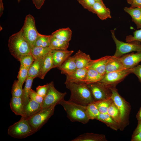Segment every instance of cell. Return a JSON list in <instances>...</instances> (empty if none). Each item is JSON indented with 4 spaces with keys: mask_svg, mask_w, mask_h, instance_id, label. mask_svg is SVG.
I'll list each match as a JSON object with an SVG mask.
<instances>
[{
    "mask_svg": "<svg viewBox=\"0 0 141 141\" xmlns=\"http://www.w3.org/2000/svg\"><path fill=\"white\" fill-rule=\"evenodd\" d=\"M125 69L120 57L111 56L107 63L105 72L107 73Z\"/></svg>",
    "mask_w": 141,
    "mask_h": 141,
    "instance_id": "7402d4cb",
    "label": "cell"
},
{
    "mask_svg": "<svg viewBox=\"0 0 141 141\" xmlns=\"http://www.w3.org/2000/svg\"><path fill=\"white\" fill-rule=\"evenodd\" d=\"M130 7H141V0H133Z\"/></svg>",
    "mask_w": 141,
    "mask_h": 141,
    "instance_id": "f6af8a7d",
    "label": "cell"
},
{
    "mask_svg": "<svg viewBox=\"0 0 141 141\" xmlns=\"http://www.w3.org/2000/svg\"><path fill=\"white\" fill-rule=\"evenodd\" d=\"M59 104L66 111L67 117L72 122H78L86 124L90 120L86 113V106L80 105L69 100H62Z\"/></svg>",
    "mask_w": 141,
    "mask_h": 141,
    "instance_id": "3957f363",
    "label": "cell"
},
{
    "mask_svg": "<svg viewBox=\"0 0 141 141\" xmlns=\"http://www.w3.org/2000/svg\"><path fill=\"white\" fill-rule=\"evenodd\" d=\"M67 94L66 92H61L55 87L53 81L48 83L46 94L44 98L42 109L53 105L59 104L60 102L64 99Z\"/></svg>",
    "mask_w": 141,
    "mask_h": 141,
    "instance_id": "9c48e42d",
    "label": "cell"
},
{
    "mask_svg": "<svg viewBox=\"0 0 141 141\" xmlns=\"http://www.w3.org/2000/svg\"><path fill=\"white\" fill-rule=\"evenodd\" d=\"M4 10L3 4V0H0V16H1Z\"/></svg>",
    "mask_w": 141,
    "mask_h": 141,
    "instance_id": "c3c4849f",
    "label": "cell"
},
{
    "mask_svg": "<svg viewBox=\"0 0 141 141\" xmlns=\"http://www.w3.org/2000/svg\"><path fill=\"white\" fill-rule=\"evenodd\" d=\"M8 47L11 54L18 61L22 56L30 53L31 52L30 46L24 37L21 30L10 37Z\"/></svg>",
    "mask_w": 141,
    "mask_h": 141,
    "instance_id": "7a4b0ae2",
    "label": "cell"
},
{
    "mask_svg": "<svg viewBox=\"0 0 141 141\" xmlns=\"http://www.w3.org/2000/svg\"><path fill=\"white\" fill-rule=\"evenodd\" d=\"M131 73L136 75L141 83V64L131 68Z\"/></svg>",
    "mask_w": 141,
    "mask_h": 141,
    "instance_id": "7bdbcfd3",
    "label": "cell"
},
{
    "mask_svg": "<svg viewBox=\"0 0 141 141\" xmlns=\"http://www.w3.org/2000/svg\"><path fill=\"white\" fill-rule=\"evenodd\" d=\"M110 56H106L99 59L92 60L87 68L93 69L100 73L104 75L105 73L107 63Z\"/></svg>",
    "mask_w": 141,
    "mask_h": 141,
    "instance_id": "9a60e30c",
    "label": "cell"
},
{
    "mask_svg": "<svg viewBox=\"0 0 141 141\" xmlns=\"http://www.w3.org/2000/svg\"><path fill=\"white\" fill-rule=\"evenodd\" d=\"M34 79L28 76L25 81V84L23 89L22 95L21 97L24 107L30 99V94Z\"/></svg>",
    "mask_w": 141,
    "mask_h": 141,
    "instance_id": "f1b7e54d",
    "label": "cell"
},
{
    "mask_svg": "<svg viewBox=\"0 0 141 141\" xmlns=\"http://www.w3.org/2000/svg\"><path fill=\"white\" fill-rule=\"evenodd\" d=\"M57 68L61 71V73L66 75L73 72L77 68L74 56L69 57Z\"/></svg>",
    "mask_w": 141,
    "mask_h": 141,
    "instance_id": "ffe728a7",
    "label": "cell"
},
{
    "mask_svg": "<svg viewBox=\"0 0 141 141\" xmlns=\"http://www.w3.org/2000/svg\"><path fill=\"white\" fill-rule=\"evenodd\" d=\"M96 119L103 123L113 130L117 131L119 130L118 124L107 113H100Z\"/></svg>",
    "mask_w": 141,
    "mask_h": 141,
    "instance_id": "4316f807",
    "label": "cell"
},
{
    "mask_svg": "<svg viewBox=\"0 0 141 141\" xmlns=\"http://www.w3.org/2000/svg\"><path fill=\"white\" fill-rule=\"evenodd\" d=\"M52 68H54V67L51 51L45 55L43 58L40 70L38 77L43 79L46 74Z\"/></svg>",
    "mask_w": 141,
    "mask_h": 141,
    "instance_id": "2e32d148",
    "label": "cell"
},
{
    "mask_svg": "<svg viewBox=\"0 0 141 141\" xmlns=\"http://www.w3.org/2000/svg\"><path fill=\"white\" fill-rule=\"evenodd\" d=\"M124 10L131 16L132 20L136 25L137 29H141V7H125Z\"/></svg>",
    "mask_w": 141,
    "mask_h": 141,
    "instance_id": "603a6c76",
    "label": "cell"
},
{
    "mask_svg": "<svg viewBox=\"0 0 141 141\" xmlns=\"http://www.w3.org/2000/svg\"><path fill=\"white\" fill-rule=\"evenodd\" d=\"M104 75L93 69L88 68L83 82L87 84L99 82L103 79Z\"/></svg>",
    "mask_w": 141,
    "mask_h": 141,
    "instance_id": "d4e9b609",
    "label": "cell"
},
{
    "mask_svg": "<svg viewBox=\"0 0 141 141\" xmlns=\"http://www.w3.org/2000/svg\"><path fill=\"white\" fill-rule=\"evenodd\" d=\"M35 133L27 120L22 117L19 121L10 126L8 130L9 135L17 139L25 138Z\"/></svg>",
    "mask_w": 141,
    "mask_h": 141,
    "instance_id": "5b68a950",
    "label": "cell"
},
{
    "mask_svg": "<svg viewBox=\"0 0 141 141\" xmlns=\"http://www.w3.org/2000/svg\"><path fill=\"white\" fill-rule=\"evenodd\" d=\"M28 69L20 66L17 78L18 80L22 85L28 76Z\"/></svg>",
    "mask_w": 141,
    "mask_h": 141,
    "instance_id": "74e56055",
    "label": "cell"
},
{
    "mask_svg": "<svg viewBox=\"0 0 141 141\" xmlns=\"http://www.w3.org/2000/svg\"><path fill=\"white\" fill-rule=\"evenodd\" d=\"M74 52L73 50H52L51 52L54 68L60 66Z\"/></svg>",
    "mask_w": 141,
    "mask_h": 141,
    "instance_id": "4fadbf2b",
    "label": "cell"
},
{
    "mask_svg": "<svg viewBox=\"0 0 141 141\" xmlns=\"http://www.w3.org/2000/svg\"><path fill=\"white\" fill-rule=\"evenodd\" d=\"M87 85L91 92L95 102L111 98L112 92L110 86L100 82Z\"/></svg>",
    "mask_w": 141,
    "mask_h": 141,
    "instance_id": "30bf717a",
    "label": "cell"
},
{
    "mask_svg": "<svg viewBox=\"0 0 141 141\" xmlns=\"http://www.w3.org/2000/svg\"><path fill=\"white\" fill-rule=\"evenodd\" d=\"M42 110V107L38 103L30 99L24 107V116L22 117L27 120Z\"/></svg>",
    "mask_w": 141,
    "mask_h": 141,
    "instance_id": "5bb4252c",
    "label": "cell"
},
{
    "mask_svg": "<svg viewBox=\"0 0 141 141\" xmlns=\"http://www.w3.org/2000/svg\"><path fill=\"white\" fill-rule=\"evenodd\" d=\"M136 118L138 121L141 120V107L136 115Z\"/></svg>",
    "mask_w": 141,
    "mask_h": 141,
    "instance_id": "681fc988",
    "label": "cell"
},
{
    "mask_svg": "<svg viewBox=\"0 0 141 141\" xmlns=\"http://www.w3.org/2000/svg\"><path fill=\"white\" fill-rule=\"evenodd\" d=\"M116 86H110L112 92L111 98L119 111L121 120L119 130L122 131L129 123L131 107L130 104L119 93Z\"/></svg>",
    "mask_w": 141,
    "mask_h": 141,
    "instance_id": "277c9868",
    "label": "cell"
},
{
    "mask_svg": "<svg viewBox=\"0 0 141 141\" xmlns=\"http://www.w3.org/2000/svg\"><path fill=\"white\" fill-rule=\"evenodd\" d=\"M126 42H131L137 41L141 42V29L136 30L133 33V36L129 35L127 36L125 39Z\"/></svg>",
    "mask_w": 141,
    "mask_h": 141,
    "instance_id": "f35d334b",
    "label": "cell"
},
{
    "mask_svg": "<svg viewBox=\"0 0 141 141\" xmlns=\"http://www.w3.org/2000/svg\"><path fill=\"white\" fill-rule=\"evenodd\" d=\"M45 0H32L33 3L38 9H40L43 5Z\"/></svg>",
    "mask_w": 141,
    "mask_h": 141,
    "instance_id": "ee69618b",
    "label": "cell"
},
{
    "mask_svg": "<svg viewBox=\"0 0 141 141\" xmlns=\"http://www.w3.org/2000/svg\"><path fill=\"white\" fill-rule=\"evenodd\" d=\"M30 99L34 100L39 104L42 107L44 98L38 95L36 91L31 89L30 94Z\"/></svg>",
    "mask_w": 141,
    "mask_h": 141,
    "instance_id": "60d3db41",
    "label": "cell"
},
{
    "mask_svg": "<svg viewBox=\"0 0 141 141\" xmlns=\"http://www.w3.org/2000/svg\"><path fill=\"white\" fill-rule=\"evenodd\" d=\"M113 101L111 98L95 102L100 113H107L108 109Z\"/></svg>",
    "mask_w": 141,
    "mask_h": 141,
    "instance_id": "e575fe53",
    "label": "cell"
},
{
    "mask_svg": "<svg viewBox=\"0 0 141 141\" xmlns=\"http://www.w3.org/2000/svg\"><path fill=\"white\" fill-rule=\"evenodd\" d=\"M56 106L42 109L27 120L35 133L39 131L54 114Z\"/></svg>",
    "mask_w": 141,
    "mask_h": 141,
    "instance_id": "52a82bcc",
    "label": "cell"
},
{
    "mask_svg": "<svg viewBox=\"0 0 141 141\" xmlns=\"http://www.w3.org/2000/svg\"><path fill=\"white\" fill-rule=\"evenodd\" d=\"M21 30L24 37L31 48L34 46L39 34L36 27L34 18L32 15L29 14L26 15L24 25Z\"/></svg>",
    "mask_w": 141,
    "mask_h": 141,
    "instance_id": "ba28073f",
    "label": "cell"
},
{
    "mask_svg": "<svg viewBox=\"0 0 141 141\" xmlns=\"http://www.w3.org/2000/svg\"><path fill=\"white\" fill-rule=\"evenodd\" d=\"M96 2H98L103 5H105L102 0H94Z\"/></svg>",
    "mask_w": 141,
    "mask_h": 141,
    "instance_id": "f907efd6",
    "label": "cell"
},
{
    "mask_svg": "<svg viewBox=\"0 0 141 141\" xmlns=\"http://www.w3.org/2000/svg\"><path fill=\"white\" fill-rule=\"evenodd\" d=\"M72 31L69 27L59 29L51 34L54 37L62 41L69 42L71 40Z\"/></svg>",
    "mask_w": 141,
    "mask_h": 141,
    "instance_id": "484cf974",
    "label": "cell"
},
{
    "mask_svg": "<svg viewBox=\"0 0 141 141\" xmlns=\"http://www.w3.org/2000/svg\"><path fill=\"white\" fill-rule=\"evenodd\" d=\"M77 68H87L92 60L90 56L79 50L73 55Z\"/></svg>",
    "mask_w": 141,
    "mask_h": 141,
    "instance_id": "ac0fdd59",
    "label": "cell"
},
{
    "mask_svg": "<svg viewBox=\"0 0 141 141\" xmlns=\"http://www.w3.org/2000/svg\"><path fill=\"white\" fill-rule=\"evenodd\" d=\"M69 45V42L61 40L51 34L49 47L51 50L67 49Z\"/></svg>",
    "mask_w": 141,
    "mask_h": 141,
    "instance_id": "f546056e",
    "label": "cell"
},
{
    "mask_svg": "<svg viewBox=\"0 0 141 141\" xmlns=\"http://www.w3.org/2000/svg\"><path fill=\"white\" fill-rule=\"evenodd\" d=\"M120 58L125 68H131L141 62V51L125 54Z\"/></svg>",
    "mask_w": 141,
    "mask_h": 141,
    "instance_id": "7c38bea8",
    "label": "cell"
},
{
    "mask_svg": "<svg viewBox=\"0 0 141 141\" xmlns=\"http://www.w3.org/2000/svg\"><path fill=\"white\" fill-rule=\"evenodd\" d=\"M131 73V68L106 73L99 82L110 86H116Z\"/></svg>",
    "mask_w": 141,
    "mask_h": 141,
    "instance_id": "8fae6325",
    "label": "cell"
},
{
    "mask_svg": "<svg viewBox=\"0 0 141 141\" xmlns=\"http://www.w3.org/2000/svg\"><path fill=\"white\" fill-rule=\"evenodd\" d=\"M132 141H141V131L136 134L132 136Z\"/></svg>",
    "mask_w": 141,
    "mask_h": 141,
    "instance_id": "bcb514c9",
    "label": "cell"
},
{
    "mask_svg": "<svg viewBox=\"0 0 141 141\" xmlns=\"http://www.w3.org/2000/svg\"><path fill=\"white\" fill-rule=\"evenodd\" d=\"M44 57L34 59L32 64L28 69V77L34 79L38 77Z\"/></svg>",
    "mask_w": 141,
    "mask_h": 141,
    "instance_id": "83f0119b",
    "label": "cell"
},
{
    "mask_svg": "<svg viewBox=\"0 0 141 141\" xmlns=\"http://www.w3.org/2000/svg\"><path fill=\"white\" fill-rule=\"evenodd\" d=\"M87 70V68H77L71 73L66 75L65 81L75 83L83 82L85 78Z\"/></svg>",
    "mask_w": 141,
    "mask_h": 141,
    "instance_id": "e0dca14e",
    "label": "cell"
},
{
    "mask_svg": "<svg viewBox=\"0 0 141 141\" xmlns=\"http://www.w3.org/2000/svg\"><path fill=\"white\" fill-rule=\"evenodd\" d=\"M133 0H127L128 3L131 5L132 3Z\"/></svg>",
    "mask_w": 141,
    "mask_h": 141,
    "instance_id": "816d5d0a",
    "label": "cell"
},
{
    "mask_svg": "<svg viewBox=\"0 0 141 141\" xmlns=\"http://www.w3.org/2000/svg\"><path fill=\"white\" fill-rule=\"evenodd\" d=\"M66 87L70 92L69 100L78 104L87 106L95 102L91 92L86 84L65 81Z\"/></svg>",
    "mask_w": 141,
    "mask_h": 141,
    "instance_id": "6da1fadb",
    "label": "cell"
},
{
    "mask_svg": "<svg viewBox=\"0 0 141 141\" xmlns=\"http://www.w3.org/2000/svg\"><path fill=\"white\" fill-rule=\"evenodd\" d=\"M34 60L33 56L30 53L22 56L20 58L19 61L20 63V66L29 69Z\"/></svg>",
    "mask_w": 141,
    "mask_h": 141,
    "instance_id": "d590c367",
    "label": "cell"
},
{
    "mask_svg": "<svg viewBox=\"0 0 141 141\" xmlns=\"http://www.w3.org/2000/svg\"><path fill=\"white\" fill-rule=\"evenodd\" d=\"M115 30H111V37L116 45V50L113 56L120 57L123 55L132 52L141 51V42L137 41L124 42L119 40L116 37Z\"/></svg>",
    "mask_w": 141,
    "mask_h": 141,
    "instance_id": "8992f818",
    "label": "cell"
},
{
    "mask_svg": "<svg viewBox=\"0 0 141 141\" xmlns=\"http://www.w3.org/2000/svg\"><path fill=\"white\" fill-rule=\"evenodd\" d=\"M107 113L118 124L120 128L121 123L120 113L113 101L109 107Z\"/></svg>",
    "mask_w": 141,
    "mask_h": 141,
    "instance_id": "1f68e13d",
    "label": "cell"
},
{
    "mask_svg": "<svg viewBox=\"0 0 141 141\" xmlns=\"http://www.w3.org/2000/svg\"><path fill=\"white\" fill-rule=\"evenodd\" d=\"M83 8L93 13L92 8L96 2L94 0H77Z\"/></svg>",
    "mask_w": 141,
    "mask_h": 141,
    "instance_id": "ab89813d",
    "label": "cell"
},
{
    "mask_svg": "<svg viewBox=\"0 0 141 141\" xmlns=\"http://www.w3.org/2000/svg\"><path fill=\"white\" fill-rule=\"evenodd\" d=\"M51 35H46L39 33L34 43V46L49 47Z\"/></svg>",
    "mask_w": 141,
    "mask_h": 141,
    "instance_id": "836d02e7",
    "label": "cell"
},
{
    "mask_svg": "<svg viewBox=\"0 0 141 141\" xmlns=\"http://www.w3.org/2000/svg\"><path fill=\"white\" fill-rule=\"evenodd\" d=\"M22 86L18 80L14 81L11 90L12 97H21L23 91Z\"/></svg>",
    "mask_w": 141,
    "mask_h": 141,
    "instance_id": "8d00e7d4",
    "label": "cell"
},
{
    "mask_svg": "<svg viewBox=\"0 0 141 141\" xmlns=\"http://www.w3.org/2000/svg\"><path fill=\"white\" fill-rule=\"evenodd\" d=\"M92 9L93 13L96 14L102 20L111 18L110 9L107 8L105 5L98 2H95L93 6Z\"/></svg>",
    "mask_w": 141,
    "mask_h": 141,
    "instance_id": "d6986e66",
    "label": "cell"
},
{
    "mask_svg": "<svg viewBox=\"0 0 141 141\" xmlns=\"http://www.w3.org/2000/svg\"><path fill=\"white\" fill-rule=\"evenodd\" d=\"M48 83L42 85H39L36 88V92L40 96L44 98L45 96L48 91Z\"/></svg>",
    "mask_w": 141,
    "mask_h": 141,
    "instance_id": "b9f144b4",
    "label": "cell"
},
{
    "mask_svg": "<svg viewBox=\"0 0 141 141\" xmlns=\"http://www.w3.org/2000/svg\"><path fill=\"white\" fill-rule=\"evenodd\" d=\"M141 131V120L138 121L137 125L133 132L132 135H134Z\"/></svg>",
    "mask_w": 141,
    "mask_h": 141,
    "instance_id": "7dc6e473",
    "label": "cell"
},
{
    "mask_svg": "<svg viewBox=\"0 0 141 141\" xmlns=\"http://www.w3.org/2000/svg\"><path fill=\"white\" fill-rule=\"evenodd\" d=\"M71 141H107L103 134L86 133L80 135Z\"/></svg>",
    "mask_w": 141,
    "mask_h": 141,
    "instance_id": "44dd1931",
    "label": "cell"
},
{
    "mask_svg": "<svg viewBox=\"0 0 141 141\" xmlns=\"http://www.w3.org/2000/svg\"><path fill=\"white\" fill-rule=\"evenodd\" d=\"M10 105L11 110L16 115L23 116L24 106L21 97H12Z\"/></svg>",
    "mask_w": 141,
    "mask_h": 141,
    "instance_id": "cb8c5ba5",
    "label": "cell"
},
{
    "mask_svg": "<svg viewBox=\"0 0 141 141\" xmlns=\"http://www.w3.org/2000/svg\"><path fill=\"white\" fill-rule=\"evenodd\" d=\"M86 113L90 120L96 119L100 114L95 102L90 104L86 106Z\"/></svg>",
    "mask_w": 141,
    "mask_h": 141,
    "instance_id": "d6a6232c",
    "label": "cell"
},
{
    "mask_svg": "<svg viewBox=\"0 0 141 141\" xmlns=\"http://www.w3.org/2000/svg\"><path fill=\"white\" fill-rule=\"evenodd\" d=\"M51 50L49 47L35 46L31 48V53L35 59L44 57L50 52Z\"/></svg>",
    "mask_w": 141,
    "mask_h": 141,
    "instance_id": "4dcf8cb0",
    "label": "cell"
},
{
    "mask_svg": "<svg viewBox=\"0 0 141 141\" xmlns=\"http://www.w3.org/2000/svg\"><path fill=\"white\" fill-rule=\"evenodd\" d=\"M17 2L18 3H19L20 1H21V0H17Z\"/></svg>",
    "mask_w": 141,
    "mask_h": 141,
    "instance_id": "f5cc1de1",
    "label": "cell"
}]
</instances>
